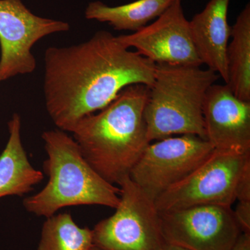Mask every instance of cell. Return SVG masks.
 <instances>
[{"label": "cell", "instance_id": "8fae6325", "mask_svg": "<svg viewBox=\"0 0 250 250\" xmlns=\"http://www.w3.org/2000/svg\"><path fill=\"white\" fill-rule=\"evenodd\" d=\"M203 117L207 140L215 149L250 150V102L237 98L228 84L208 88Z\"/></svg>", "mask_w": 250, "mask_h": 250}, {"label": "cell", "instance_id": "6da1fadb", "mask_svg": "<svg viewBox=\"0 0 250 250\" xmlns=\"http://www.w3.org/2000/svg\"><path fill=\"white\" fill-rule=\"evenodd\" d=\"M129 49L117 36L100 31L78 45L46 49L45 106L59 129L70 132L80 120L101 111L129 85H152L156 64Z\"/></svg>", "mask_w": 250, "mask_h": 250}, {"label": "cell", "instance_id": "5b68a950", "mask_svg": "<svg viewBox=\"0 0 250 250\" xmlns=\"http://www.w3.org/2000/svg\"><path fill=\"white\" fill-rule=\"evenodd\" d=\"M250 164V150L214 149L193 172L156 199V208L163 213L198 205L231 207L238 181Z\"/></svg>", "mask_w": 250, "mask_h": 250}, {"label": "cell", "instance_id": "5bb4252c", "mask_svg": "<svg viewBox=\"0 0 250 250\" xmlns=\"http://www.w3.org/2000/svg\"><path fill=\"white\" fill-rule=\"evenodd\" d=\"M174 1L137 0L117 6H109L100 1H93L85 9V17L88 20L107 22L116 30L135 32L161 16Z\"/></svg>", "mask_w": 250, "mask_h": 250}, {"label": "cell", "instance_id": "4fadbf2b", "mask_svg": "<svg viewBox=\"0 0 250 250\" xmlns=\"http://www.w3.org/2000/svg\"><path fill=\"white\" fill-rule=\"evenodd\" d=\"M9 136L0 154V198L23 196L41 183L44 174L31 165L21 140V118L14 113L8 123Z\"/></svg>", "mask_w": 250, "mask_h": 250}, {"label": "cell", "instance_id": "ac0fdd59", "mask_svg": "<svg viewBox=\"0 0 250 250\" xmlns=\"http://www.w3.org/2000/svg\"><path fill=\"white\" fill-rule=\"evenodd\" d=\"M236 196L238 202L250 201V164L246 166L240 177Z\"/></svg>", "mask_w": 250, "mask_h": 250}, {"label": "cell", "instance_id": "7a4b0ae2", "mask_svg": "<svg viewBox=\"0 0 250 250\" xmlns=\"http://www.w3.org/2000/svg\"><path fill=\"white\" fill-rule=\"evenodd\" d=\"M148 93L147 85H129L106 107L82 118L70 131L87 162L113 185L129 177L150 143L144 118Z\"/></svg>", "mask_w": 250, "mask_h": 250}, {"label": "cell", "instance_id": "8992f818", "mask_svg": "<svg viewBox=\"0 0 250 250\" xmlns=\"http://www.w3.org/2000/svg\"><path fill=\"white\" fill-rule=\"evenodd\" d=\"M111 216L94 227L93 246L102 250H163L166 244L155 201L126 177Z\"/></svg>", "mask_w": 250, "mask_h": 250}, {"label": "cell", "instance_id": "2e32d148", "mask_svg": "<svg viewBox=\"0 0 250 250\" xmlns=\"http://www.w3.org/2000/svg\"><path fill=\"white\" fill-rule=\"evenodd\" d=\"M93 246L92 229L81 228L70 213H63L47 218L38 250H90Z\"/></svg>", "mask_w": 250, "mask_h": 250}, {"label": "cell", "instance_id": "3957f363", "mask_svg": "<svg viewBox=\"0 0 250 250\" xmlns=\"http://www.w3.org/2000/svg\"><path fill=\"white\" fill-rule=\"evenodd\" d=\"M42 139L47 154L43 170L48 182L40 192L24 199L27 212L47 218L67 207H118L120 188L94 170L73 138L58 129L44 131Z\"/></svg>", "mask_w": 250, "mask_h": 250}, {"label": "cell", "instance_id": "9c48e42d", "mask_svg": "<svg viewBox=\"0 0 250 250\" xmlns=\"http://www.w3.org/2000/svg\"><path fill=\"white\" fill-rule=\"evenodd\" d=\"M69 29L66 22L33 14L21 0H0V82L34 72L33 46L46 36Z\"/></svg>", "mask_w": 250, "mask_h": 250}, {"label": "cell", "instance_id": "ba28073f", "mask_svg": "<svg viewBox=\"0 0 250 250\" xmlns=\"http://www.w3.org/2000/svg\"><path fill=\"white\" fill-rule=\"evenodd\" d=\"M160 215L166 243L189 250H231L243 233L227 206H194Z\"/></svg>", "mask_w": 250, "mask_h": 250}, {"label": "cell", "instance_id": "7c38bea8", "mask_svg": "<svg viewBox=\"0 0 250 250\" xmlns=\"http://www.w3.org/2000/svg\"><path fill=\"white\" fill-rule=\"evenodd\" d=\"M230 0H210L205 9L189 21L194 45L202 62L229 81L227 47L231 37L228 13Z\"/></svg>", "mask_w": 250, "mask_h": 250}, {"label": "cell", "instance_id": "44dd1931", "mask_svg": "<svg viewBox=\"0 0 250 250\" xmlns=\"http://www.w3.org/2000/svg\"><path fill=\"white\" fill-rule=\"evenodd\" d=\"M90 250H102L100 249H99V248H96V247L93 246V248L90 249Z\"/></svg>", "mask_w": 250, "mask_h": 250}, {"label": "cell", "instance_id": "ffe728a7", "mask_svg": "<svg viewBox=\"0 0 250 250\" xmlns=\"http://www.w3.org/2000/svg\"><path fill=\"white\" fill-rule=\"evenodd\" d=\"M163 250H189L185 248H181V247L173 246V245L167 244L166 243Z\"/></svg>", "mask_w": 250, "mask_h": 250}, {"label": "cell", "instance_id": "277c9868", "mask_svg": "<svg viewBox=\"0 0 250 250\" xmlns=\"http://www.w3.org/2000/svg\"><path fill=\"white\" fill-rule=\"evenodd\" d=\"M219 77L201 65L156 64L144 110L148 141L187 134L207 140L204 103Z\"/></svg>", "mask_w": 250, "mask_h": 250}, {"label": "cell", "instance_id": "52a82bcc", "mask_svg": "<svg viewBox=\"0 0 250 250\" xmlns=\"http://www.w3.org/2000/svg\"><path fill=\"white\" fill-rule=\"evenodd\" d=\"M214 149L207 140L190 134L150 143L129 178L155 201L201 165Z\"/></svg>", "mask_w": 250, "mask_h": 250}, {"label": "cell", "instance_id": "9a60e30c", "mask_svg": "<svg viewBox=\"0 0 250 250\" xmlns=\"http://www.w3.org/2000/svg\"><path fill=\"white\" fill-rule=\"evenodd\" d=\"M231 41L227 47L228 85L243 101L250 102V4L237 18L231 29Z\"/></svg>", "mask_w": 250, "mask_h": 250}, {"label": "cell", "instance_id": "e0dca14e", "mask_svg": "<svg viewBox=\"0 0 250 250\" xmlns=\"http://www.w3.org/2000/svg\"><path fill=\"white\" fill-rule=\"evenodd\" d=\"M233 211L242 232L250 233V201L238 202Z\"/></svg>", "mask_w": 250, "mask_h": 250}, {"label": "cell", "instance_id": "d6986e66", "mask_svg": "<svg viewBox=\"0 0 250 250\" xmlns=\"http://www.w3.org/2000/svg\"><path fill=\"white\" fill-rule=\"evenodd\" d=\"M231 250H250V233H242Z\"/></svg>", "mask_w": 250, "mask_h": 250}, {"label": "cell", "instance_id": "30bf717a", "mask_svg": "<svg viewBox=\"0 0 250 250\" xmlns=\"http://www.w3.org/2000/svg\"><path fill=\"white\" fill-rule=\"evenodd\" d=\"M117 39L125 47L136 49L155 64L202 65L192 41L189 21L184 16L182 0H174L155 22Z\"/></svg>", "mask_w": 250, "mask_h": 250}]
</instances>
